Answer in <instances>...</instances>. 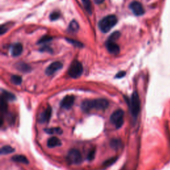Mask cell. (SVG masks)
Segmentation results:
<instances>
[{"mask_svg":"<svg viewBox=\"0 0 170 170\" xmlns=\"http://www.w3.org/2000/svg\"><path fill=\"white\" fill-rule=\"evenodd\" d=\"M109 106V102L106 99L98 98L95 100H85L82 102L81 108L84 112H88L93 108L97 110H106Z\"/></svg>","mask_w":170,"mask_h":170,"instance_id":"cell-1","label":"cell"},{"mask_svg":"<svg viewBox=\"0 0 170 170\" xmlns=\"http://www.w3.org/2000/svg\"><path fill=\"white\" fill-rule=\"evenodd\" d=\"M117 17L114 15H110L104 17L98 23V27L102 33H108L116 25Z\"/></svg>","mask_w":170,"mask_h":170,"instance_id":"cell-2","label":"cell"},{"mask_svg":"<svg viewBox=\"0 0 170 170\" xmlns=\"http://www.w3.org/2000/svg\"><path fill=\"white\" fill-rule=\"evenodd\" d=\"M127 103L131 110V114L135 118L138 117L139 112H140V99H139L138 93L137 92H134L131 96L130 100H128Z\"/></svg>","mask_w":170,"mask_h":170,"instance_id":"cell-3","label":"cell"},{"mask_svg":"<svg viewBox=\"0 0 170 170\" xmlns=\"http://www.w3.org/2000/svg\"><path fill=\"white\" fill-rule=\"evenodd\" d=\"M83 73V67L82 64L78 60H73L68 68L69 76L73 78H79Z\"/></svg>","mask_w":170,"mask_h":170,"instance_id":"cell-4","label":"cell"},{"mask_svg":"<svg viewBox=\"0 0 170 170\" xmlns=\"http://www.w3.org/2000/svg\"><path fill=\"white\" fill-rule=\"evenodd\" d=\"M67 160L68 164L78 165L82 162V157L81 152L77 149H71L68 152Z\"/></svg>","mask_w":170,"mask_h":170,"instance_id":"cell-5","label":"cell"},{"mask_svg":"<svg viewBox=\"0 0 170 170\" xmlns=\"http://www.w3.org/2000/svg\"><path fill=\"white\" fill-rule=\"evenodd\" d=\"M124 111L119 109L114 111L110 116V122L115 124L117 129L120 128L124 124Z\"/></svg>","mask_w":170,"mask_h":170,"instance_id":"cell-6","label":"cell"},{"mask_svg":"<svg viewBox=\"0 0 170 170\" xmlns=\"http://www.w3.org/2000/svg\"><path fill=\"white\" fill-rule=\"evenodd\" d=\"M130 9L136 16H141L145 14V9L142 3L138 1H134L130 4Z\"/></svg>","mask_w":170,"mask_h":170,"instance_id":"cell-7","label":"cell"},{"mask_svg":"<svg viewBox=\"0 0 170 170\" xmlns=\"http://www.w3.org/2000/svg\"><path fill=\"white\" fill-rule=\"evenodd\" d=\"M63 64L59 61H56L53 63H51L49 67H48L45 70V73L47 75H51L54 74L56 71L61 69L63 68Z\"/></svg>","mask_w":170,"mask_h":170,"instance_id":"cell-8","label":"cell"},{"mask_svg":"<svg viewBox=\"0 0 170 170\" xmlns=\"http://www.w3.org/2000/svg\"><path fill=\"white\" fill-rule=\"evenodd\" d=\"M75 97L73 95L66 96L62 100L61 102H60V106H61L62 108L68 110V109H70L73 106L74 102H75Z\"/></svg>","mask_w":170,"mask_h":170,"instance_id":"cell-9","label":"cell"},{"mask_svg":"<svg viewBox=\"0 0 170 170\" xmlns=\"http://www.w3.org/2000/svg\"><path fill=\"white\" fill-rule=\"evenodd\" d=\"M52 114V108L50 106H48L45 109V111H43L42 114L40 115V117L39 118V121L41 123L47 122H49Z\"/></svg>","mask_w":170,"mask_h":170,"instance_id":"cell-10","label":"cell"},{"mask_svg":"<svg viewBox=\"0 0 170 170\" xmlns=\"http://www.w3.org/2000/svg\"><path fill=\"white\" fill-rule=\"evenodd\" d=\"M106 49L111 54L117 55L120 53V47L114 41H106Z\"/></svg>","mask_w":170,"mask_h":170,"instance_id":"cell-11","label":"cell"},{"mask_svg":"<svg viewBox=\"0 0 170 170\" xmlns=\"http://www.w3.org/2000/svg\"><path fill=\"white\" fill-rule=\"evenodd\" d=\"M23 52V45L18 43L13 45L11 47V55L14 56H19Z\"/></svg>","mask_w":170,"mask_h":170,"instance_id":"cell-12","label":"cell"},{"mask_svg":"<svg viewBox=\"0 0 170 170\" xmlns=\"http://www.w3.org/2000/svg\"><path fill=\"white\" fill-rule=\"evenodd\" d=\"M61 144V142H60V139L56 136H53L50 138L47 141V146L50 148L55 147L56 146H60Z\"/></svg>","mask_w":170,"mask_h":170,"instance_id":"cell-13","label":"cell"},{"mask_svg":"<svg viewBox=\"0 0 170 170\" xmlns=\"http://www.w3.org/2000/svg\"><path fill=\"white\" fill-rule=\"evenodd\" d=\"M2 98L5 99L6 101H14L16 99L14 94L3 89H2Z\"/></svg>","mask_w":170,"mask_h":170,"instance_id":"cell-14","label":"cell"},{"mask_svg":"<svg viewBox=\"0 0 170 170\" xmlns=\"http://www.w3.org/2000/svg\"><path fill=\"white\" fill-rule=\"evenodd\" d=\"M11 160L15 162H18V163L25 164H29L28 159L23 155H15L12 157Z\"/></svg>","mask_w":170,"mask_h":170,"instance_id":"cell-15","label":"cell"},{"mask_svg":"<svg viewBox=\"0 0 170 170\" xmlns=\"http://www.w3.org/2000/svg\"><path fill=\"white\" fill-rule=\"evenodd\" d=\"M110 146L114 150H118L122 146V142L121 139L114 138L112 139L110 142Z\"/></svg>","mask_w":170,"mask_h":170,"instance_id":"cell-16","label":"cell"},{"mask_svg":"<svg viewBox=\"0 0 170 170\" xmlns=\"http://www.w3.org/2000/svg\"><path fill=\"white\" fill-rule=\"evenodd\" d=\"M15 149L10 146H4L1 148L0 153L2 155H7L14 152Z\"/></svg>","mask_w":170,"mask_h":170,"instance_id":"cell-17","label":"cell"},{"mask_svg":"<svg viewBox=\"0 0 170 170\" xmlns=\"http://www.w3.org/2000/svg\"><path fill=\"white\" fill-rule=\"evenodd\" d=\"M82 2L83 3L84 7L86 10L89 14L91 15L92 14L93 11V7H92V3H91L90 0H82Z\"/></svg>","mask_w":170,"mask_h":170,"instance_id":"cell-18","label":"cell"},{"mask_svg":"<svg viewBox=\"0 0 170 170\" xmlns=\"http://www.w3.org/2000/svg\"><path fill=\"white\" fill-rule=\"evenodd\" d=\"M17 68L19 71H22L23 73H29V71H31V67H30L28 64L23 63H21L17 65Z\"/></svg>","mask_w":170,"mask_h":170,"instance_id":"cell-19","label":"cell"},{"mask_svg":"<svg viewBox=\"0 0 170 170\" xmlns=\"http://www.w3.org/2000/svg\"><path fill=\"white\" fill-rule=\"evenodd\" d=\"M45 132L49 134H61L63 133V130L60 128H45Z\"/></svg>","mask_w":170,"mask_h":170,"instance_id":"cell-20","label":"cell"},{"mask_svg":"<svg viewBox=\"0 0 170 170\" xmlns=\"http://www.w3.org/2000/svg\"><path fill=\"white\" fill-rule=\"evenodd\" d=\"M68 29L72 32H77L79 29V25L77 22V21L73 20L69 24Z\"/></svg>","mask_w":170,"mask_h":170,"instance_id":"cell-21","label":"cell"},{"mask_svg":"<svg viewBox=\"0 0 170 170\" xmlns=\"http://www.w3.org/2000/svg\"><path fill=\"white\" fill-rule=\"evenodd\" d=\"M11 82L15 85H19L22 82V78L18 75H13L11 77Z\"/></svg>","mask_w":170,"mask_h":170,"instance_id":"cell-22","label":"cell"},{"mask_svg":"<svg viewBox=\"0 0 170 170\" xmlns=\"http://www.w3.org/2000/svg\"><path fill=\"white\" fill-rule=\"evenodd\" d=\"M120 33L119 31H114L113 33H112L110 37H109L108 41H116L117 39H118L119 37H120Z\"/></svg>","mask_w":170,"mask_h":170,"instance_id":"cell-23","label":"cell"},{"mask_svg":"<svg viewBox=\"0 0 170 170\" xmlns=\"http://www.w3.org/2000/svg\"><path fill=\"white\" fill-rule=\"evenodd\" d=\"M117 160H118L117 157H114V158H109L103 163V165H104V166H105V167L110 166V165H112V164H114L116 162Z\"/></svg>","mask_w":170,"mask_h":170,"instance_id":"cell-24","label":"cell"},{"mask_svg":"<svg viewBox=\"0 0 170 170\" xmlns=\"http://www.w3.org/2000/svg\"><path fill=\"white\" fill-rule=\"evenodd\" d=\"M1 110H2V114H5V113L7 110V101L5 99H3V98H1Z\"/></svg>","mask_w":170,"mask_h":170,"instance_id":"cell-25","label":"cell"},{"mask_svg":"<svg viewBox=\"0 0 170 170\" xmlns=\"http://www.w3.org/2000/svg\"><path fill=\"white\" fill-rule=\"evenodd\" d=\"M53 38L50 36H43L42 37V38H41L39 39V41H38V44H42V43H48L50 41H51Z\"/></svg>","mask_w":170,"mask_h":170,"instance_id":"cell-26","label":"cell"},{"mask_svg":"<svg viewBox=\"0 0 170 170\" xmlns=\"http://www.w3.org/2000/svg\"><path fill=\"white\" fill-rule=\"evenodd\" d=\"M95 154H96V149L95 148H93V149L91 150L89 153L87 155V160L89 161H92L95 158Z\"/></svg>","mask_w":170,"mask_h":170,"instance_id":"cell-27","label":"cell"},{"mask_svg":"<svg viewBox=\"0 0 170 170\" xmlns=\"http://www.w3.org/2000/svg\"><path fill=\"white\" fill-rule=\"evenodd\" d=\"M59 17H60L59 13L57 11H54L50 15V19L51 21H55L56 19H58L59 18Z\"/></svg>","mask_w":170,"mask_h":170,"instance_id":"cell-28","label":"cell"},{"mask_svg":"<svg viewBox=\"0 0 170 170\" xmlns=\"http://www.w3.org/2000/svg\"><path fill=\"white\" fill-rule=\"evenodd\" d=\"M67 40L70 43H72V44H73L75 47H80V48L83 47V45H82L81 42H78V41H75V40H72V39H67Z\"/></svg>","mask_w":170,"mask_h":170,"instance_id":"cell-29","label":"cell"},{"mask_svg":"<svg viewBox=\"0 0 170 170\" xmlns=\"http://www.w3.org/2000/svg\"><path fill=\"white\" fill-rule=\"evenodd\" d=\"M126 75V72L125 71H120L118 73L116 74L115 76L116 78H123Z\"/></svg>","mask_w":170,"mask_h":170,"instance_id":"cell-30","label":"cell"},{"mask_svg":"<svg viewBox=\"0 0 170 170\" xmlns=\"http://www.w3.org/2000/svg\"><path fill=\"white\" fill-rule=\"evenodd\" d=\"M7 27H6V25H2L1 27V29H0V32H1V35H3L5 33H6V31H7Z\"/></svg>","mask_w":170,"mask_h":170,"instance_id":"cell-31","label":"cell"},{"mask_svg":"<svg viewBox=\"0 0 170 170\" xmlns=\"http://www.w3.org/2000/svg\"><path fill=\"white\" fill-rule=\"evenodd\" d=\"M41 51H43V52H50V53H52L53 52V51H52V49H51L50 47H42V49L40 50Z\"/></svg>","mask_w":170,"mask_h":170,"instance_id":"cell-32","label":"cell"},{"mask_svg":"<svg viewBox=\"0 0 170 170\" xmlns=\"http://www.w3.org/2000/svg\"><path fill=\"white\" fill-rule=\"evenodd\" d=\"M94 1L97 4H101L104 2V0H94Z\"/></svg>","mask_w":170,"mask_h":170,"instance_id":"cell-33","label":"cell"}]
</instances>
